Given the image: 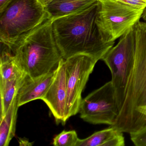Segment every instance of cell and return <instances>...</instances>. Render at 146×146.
<instances>
[{
  "instance_id": "cell-1",
  "label": "cell",
  "mask_w": 146,
  "mask_h": 146,
  "mask_svg": "<svg viewBox=\"0 0 146 146\" xmlns=\"http://www.w3.org/2000/svg\"><path fill=\"white\" fill-rule=\"evenodd\" d=\"M100 8L97 1L84 11L52 21L54 36L64 60L84 54L99 61L113 46L100 34L97 19Z\"/></svg>"
},
{
  "instance_id": "cell-2",
  "label": "cell",
  "mask_w": 146,
  "mask_h": 146,
  "mask_svg": "<svg viewBox=\"0 0 146 146\" xmlns=\"http://www.w3.org/2000/svg\"><path fill=\"white\" fill-rule=\"evenodd\" d=\"M135 49L123 104L114 124L120 131L135 132L146 125V22L134 27Z\"/></svg>"
},
{
  "instance_id": "cell-3",
  "label": "cell",
  "mask_w": 146,
  "mask_h": 146,
  "mask_svg": "<svg viewBox=\"0 0 146 146\" xmlns=\"http://www.w3.org/2000/svg\"><path fill=\"white\" fill-rule=\"evenodd\" d=\"M11 50L22 70L32 78L54 71L63 59L50 18L19 40Z\"/></svg>"
},
{
  "instance_id": "cell-4",
  "label": "cell",
  "mask_w": 146,
  "mask_h": 146,
  "mask_svg": "<svg viewBox=\"0 0 146 146\" xmlns=\"http://www.w3.org/2000/svg\"><path fill=\"white\" fill-rule=\"evenodd\" d=\"M49 18L38 0H13L0 13V42L10 49Z\"/></svg>"
},
{
  "instance_id": "cell-5",
  "label": "cell",
  "mask_w": 146,
  "mask_h": 146,
  "mask_svg": "<svg viewBox=\"0 0 146 146\" xmlns=\"http://www.w3.org/2000/svg\"><path fill=\"white\" fill-rule=\"evenodd\" d=\"M97 25L106 42H115L140 21L144 10L136 9L117 0H98Z\"/></svg>"
},
{
  "instance_id": "cell-6",
  "label": "cell",
  "mask_w": 146,
  "mask_h": 146,
  "mask_svg": "<svg viewBox=\"0 0 146 146\" xmlns=\"http://www.w3.org/2000/svg\"><path fill=\"white\" fill-rule=\"evenodd\" d=\"M135 49L133 28L120 37L117 44L112 47L102 59L111 72V81L115 89L119 111L125 99L126 87L133 66Z\"/></svg>"
},
{
  "instance_id": "cell-7",
  "label": "cell",
  "mask_w": 146,
  "mask_h": 146,
  "mask_svg": "<svg viewBox=\"0 0 146 146\" xmlns=\"http://www.w3.org/2000/svg\"><path fill=\"white\" fill-rule=\"evenodd\" d=\"M116 93L111 81L94 90L82 99L80 117L92 124L113 125L119 113Z\"/></svg>"
},
{
  "instance_id": "cell-8",
  "label": "cell",
  "mask_w": 146,
  "mask_h": 146,
  "mask_svg": "<svg viewBox=\"0 0 146 146\" xmlns=\"http://www.w3.org/2000/svg\"><path fill=\"white\" fill-rule=\"evenodd\" d=\"M64 60L66 78L65 119L67 121L79 112L82 93L98 61L84 54L74 55Z\"/></svg>"
},
{
  "instance_id": "cell-9",
  "label": "cell",
  "mask_w": 146,
  "mask_h": 146,
  "mask_svg": "<svg viewBox=\"0 0 146 146\" xmlns=\"http://www.w3.org/2000/svg\"><path fill=\"white\" fill-rule=\"evenodd\" d=\"M66 99L65 60L62 59L54 71L52 82L42 100L46 104L58 124L64 125Z\"/></svg>"
},
{
  "instance_id": "cell-10",
  "label": "cell",
  "mask_w": 146,
  "mask_h": 146,
  "mask_svg": "<svg viewBox=\"0 0 146 146\" xmlns=\"http://www.w3.org/2000/svg\"><path fill=\"white\" fill-rule=\"evenodd\" d=\"M55 70L35 78L27 74L17 95L19 107L32 101L43 98L52 82Z\"/></svg>"
},
{
  "instance_id": "cell-11",
  "label": "cell",
  "mask_w": 146,
  "mask_h": 146,
  "mask_svg": "<svg viewBox=\"0 0 146 146\" xmlns=\"http://www.w3.org/2000/svg\"><path fill=\"white\" fill-rule=\"evenodd\" d=\"M98 0H53L44 7L52 20L84 11Z\"/></svg>"
},
{
  "instance_id": "cell-12",
  "label": "cell",
  "mask_w": 146,
  "mask_h": 146,
  "mask_svg": "<svg viewBox=\"0 0 146 146\" xmlns=\"http://www.w3.org/2000/svg\"><path fill=\"white\" fill-rule=\"evenodd\" d=\"M123 133L110 126L87 138L78 139L76 146H124L125 139Z\"/></svg>"
},
{
  "instance_id": "cell-13",
  "label": "cell",
  "mask_w": 146,
  "mask_h": 146,
  "mask_svg": "<svg viewBox=\"0 0 146 146\" xmlns=\"http://www.w3.org/2000/svg\"><path fill=\"white\" fill-rule=\"evenodd\" d=\"M27 74L23 72L19 76L4 82L0 81L1 114L2 119L8 111L14 98L17 96L19 90L22 85Z\"/></svg>"
},
{
  "instance_id": "cell-14",
  "label": "cell",
  "mask_w": 146,
  "mask_h": 146,
  "mask_svg": "<svg viewBox=\"0 0 146 146\" xmlns=\"http://www.w3.org/2000/svg\"><path fill=\"white\" fill-rule=\"evenodd\" d=\"M19 107L17 96L5 116L0 119V146H7L15 136Z\"/></svg>"
},
{
  "instance_id": "cell-15",
  "label": "cell",
  "mask_w": 146,
  "mask_h": 146,
  "mask_svg": "<svg viewBox=\"0 0 146 146\" xmlns=\"http://www.w3.org/2000/svg\"><path fill=\"white\" fill-rule=\"evenodd\" d=\"M1 82L10 80L25 72L16 61L12 52L5 44L1 42Z\"/></svg>"
},
{
  "instance_id": "cell-16",
  "label": "cell",
  "mask_w": 146,
  "mask_h": 146,
  "mask_svg": "<svg viewBox=\"0 0 146 146\" xmlns=\"http://www.w3.org/2000/svg\"><path fill=\"white\" fill-rule=\"evenodd\" d=\"M78 139L76 131L64 130L53 138L52 144L55 146H76Z\"/></svg>"
},
{
  "instance_id": "cell-17",
  "label": "cell",
  "mask_w": 146,
  "mask_h": 146,
  "mask_svg": "<svg viewBox=\"0 0 146 146\" xmlns=\"http://www.w3.org/2000/svg\"><path fill=\"white\" fill-rule=\"evenodd\" d=\"M131 141L137 146H146V125L141 129L130 133Z\"/></svg>"
},
{
  "instance_id": "cell-18",
  "label": "cell",
  "mask_w": 146,
  "mask_h": 146,
  "mask_svg": "<svg viewBox=\"0 0 146 146\" xmlns=\"http://www.w3.org/2000/svg\"><path fill=\"white\" fill-rule=\"evenodd\" d=\"M131 7L140 10L146 8V1L143 0H117Z\"/></svg>"
},
{
  "instance_id": "cell-19",
  "label": "cell",
  "mask_w": 146,
  "mask_h": 146,
  "mask_svg": "<svg viewBox=\"0 0 146 146\" xmlns=\"http://www.w3.org/2000/svg\"><path fill=\"white\" fill-rule=\"evenodd\" d=\"M13 0H0V13L2 12Z\"/></svg>"
},
{
  "instance_id": "cell-20",
  "label": "cell",
  "mask_w": 146,
  "mask_h": 146,
  "mask_svg": "<svg viewBox=\"0 0 146 146\" xmlns=\"http://www.w3.org/2000/svg\"><path fill=\"white\" fill-rule=\"evenodd\" d=\"M20 146H31L33 145V142H30L29 140L25 138H20L19 140Z\"/></svg>"
},
{
  "instance_id": "cell-21",
  "label": "cell",
  "mask_w": 146,
  "mask_h": 146,
  "mask_svg": "<svg viewBox=\"0 0 146 146\" xmlns=\"http://www.w3.org/2000/svg\"><path fill=\"white\" fill-rule=\"evenodd\" d=\"M53 0H38V1L44 7L47 6L49 5L51 2H52Z\"/></svg>"
},
{
  "instance_id": "cell-22",
  "label": "cell",
  "mask_w": 146,
  "mask_h": 146,
  "mask_svg": "<svg viewBox=\"0 0 146 146\" xmlns=\"http://www.w3.org/2000/svg\"><path fill=\"white\" fill-rule=\"evenodd\" d=\"M141 18L143 19V21L146 22V8L143 10V13L142 15Z\"/></svg>"
},
{
  "instance_id": "cell-23",
  "label": "cell",
  "mask_w": 146,
  "mask_h": 146,
  "mask_svg": "<svg viewBox=\"0 0 146 146\" xmlns=\"http://www.w3.org/2000/svg\"><path fill=\"white\" fill-rule=\"evenodd\" d=\"M143 1H146V0H143Z\"/></svg>"
}]
</instances>
